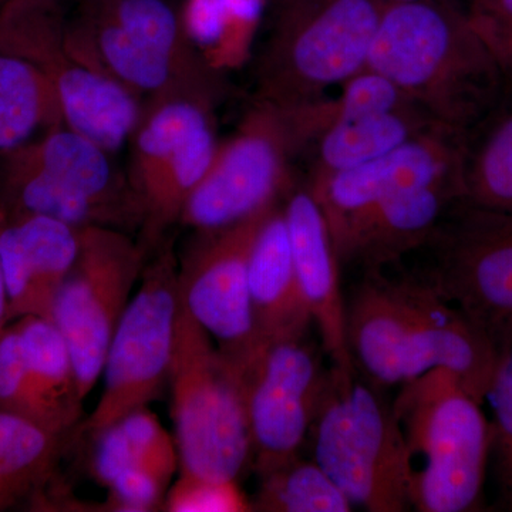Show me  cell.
<instances>
[{"label": "cell", "mask_w": 512, "mask_h": 512, "mask_svg": "<svg viewBox=\"0 0 512 512\" xmlns=\"http://www.w3.org/2000/svg\"><path fill=\"white\" fill-rule=\"evenodd\" d=\"M59 441L32 421L0 410V508L45 483L55 466Z\"/></svg>", "instance_id": "obj_26"}, {"label": "cell", "mask_w": 512, "mask_h": 512, "mask_svg": "<svg viewBox=\"0 0 512 512\" xmlns=\"http://www.w3.org/2000/svg\"><path fill=\"white\" fill-rule=\"evenodd\" d=\"M466 133L444 126L352 170L313 175L309 191L328 228L400 192L460 181ZM463 185V184H461Z\"/></svg>", "instance_id": "obj_14"}, {"label": "cell", "mask_w": 512, "mask_h": 512, "mask_svg": "<svg viewBox=\"0 0 512 512\" xmlns=\"http://www.w3.org/2000/svg\"><path fill=\"white\" fill-rule=\"evenodd\" d=\"M10 2H13V0H0V8H3V6L8 5Z\"/></svg>", "instance_id": "obj_38"}, {"label": "cell", "mask_w": 512, "mask_h": 512, "mask_svg": "<svg viewBox=\"0 0 512 512\" xmlns=\"http://www.w3.org/2000/svg\"><path fill=\"white\" fill-rule=\"evenodd\" d=\"M315 461L352 505L372 512L412 508V463L393 404L353 377L332 382L312 426Z\"/></svg>", "instance_id": "obj_5"}, {"label": "cell", "mask_w": 512, "mask_h": 512, "mask_svg": "<svg viewBox=\"0 0 512 512\" xmlns=\"http://www.w3.org/2000/svg\"><path fill=\"white\" fill-rule=\"evenodd\" d=\"M79 252V229L43 215H23L0 232V265L10 315L52 320L56 296Z\"/></svg>", "instance_id": "obj_17"}, {"label": "cell", "mask_w": 512, "mask_h": 512, "mask_svg": "<svg viewBox=\"0 0 512 512\" xmlns=\"http://www.w3.org/2000/svg\"><path fill=\"white\" fill-rule=\"evenodd\" d=\"M252 511L349 512L353 505L316 461L295 457L261 476Z\"/></svg>", "instance_id": "obj_27"}, {"label": "cell", "mask_w": 512, "mask_h": 512, "mask_svg": "<svg viewBox=\"0 0 512 512\" xmlns=\"http://www.w3.org/2000/svg\"><path fill=\"white\" fill-rule=\"evenodd\" d=\"M251 461L259 476L298 457L332 382L305 339L261 350L242 372Z\"/></svg>", "instance_id": "obj_10"}, {"label": "cell", "mask_w": 512, "mask_h": 512, "mask_svg": "<svg viewBox=\"0 0 512 512\" xmlns=\"http://www.w3.org/2000/svg\"><path fill=\"white\" fill-rule=\"evenodd\" d=\"M249 301L254 357L275 343L305 339L313 322L293 265L284 210L278 207L266 218L252 248Z\"/></svg>", "instance_id": "obj_18"}, {"label": "cell", "mask_w": 512, "mask_h": 512, "mask_svg": "<svg viewBox=\"0 0 512 512\" xmlns=\"http://www.w3.org/2000/svg\"><path fill=\"white\" fill-rule=\"evenodd\" d=\"M59 107L55 86L23 57L0 55V151L16 150Z\"/></svg>", "instance_id": "obj_25"}, {"label": "cell", "mask_w": 512, "mask_h": 512, "mask_svg": "<svg viewBox=\"0 0 512 512\" xmlns=\"http://www.w3.org/2000/svg\"><path fill=\"white\" fill-rule=\"evenodd\" d=\"M217 156L204 111L171 101L147 120L137 137L134 194L144 215L146 237L181 218L185 202Z\"/></svg>", "instance_id": "obj_13"}, {"label": "cell", "mask_w": 512, "mask_h": 512, "mask_svg": "<svg viewBox=\"0 0 512 512\" xmlns=\"http://www.w3.org/2000/svg\"><path fill=\"white\" fill-rule=\"evenodd\" d=\"M276 204L229 227L202 231L178 269L180 296L218 349L244 372L255 355L249 301V259Z\"/></svg>", "instance_id": "obj_11"}, {"label": "cell", "mask_w": 512, "mask_h": 512, "mask_svg": "<svg viewBox=\"0 0 512 512\" xmlns=\"http://www.w3.org/2000/svg\"><path fill=\"white\" fill-rule=\"evenodd\" d=\"M366 69L382 74L441 126L470 133L510 99L466 10L448 0L384 5Z\"/></svg>", "instance_id": "obj_2"}, {"label": "cell", "mask_w": 512, "mask_h": 512, "mask_svg": "<svg viewBox=\"0 0 512 512\" xmlns=\"http://www.w3.org/2000/svg\"><path fill=\"white\" fill-rule=\"evenodd\" d=\"M485 400L491 404V454L498 498L512 511V333L501 342L500 357Z\"/></svg>", "instance_id": "obj_30"}, {"label": "cell", "mask_w": 512, "mask_h": 512, "mask_svg": "<svg viewBox=\"0 0 512 512\" xmlns=\"http://www.w3.org/2000/svg\"><path fill=\"white\" fill-rule=\"evenodd\" d=\"M466 15L500 67L512 96V0H468Z\"/></svg>", "instance_id": "obj_34"}, {"label": "cell", "mask_w": 512, "mask_h": 512, "mask_svg": "<svg viewBox=\"0 0 512 512\" xmlns=\"http://www.w3.org/2000/svg\"><path fill=\"white\" fill-rule=\"evenodd\" d=\"M429 245L427 281L501 345L512 333V211L458 202Z\"/></svg>", "instance_id": "obj_9"}, {"label": "cell", "mask_w": 512, "mask_h": 512, "mask_svg": "<svg viewBox=\"0 0 512 512\" xmlns=\"http://www.w3.org/2000/svg\"><path fill=\"white\" fill-rule=\"evenodd\" d=\"M483 403L446 370L403 384L393 407L409 448L414 510H480L491 456Z\"/></svg>", "instance_id": "obj_3"}, {"label": "cell", "mask_w": 512, "mask_h": 512, "mask_svg": "<svg viewBox=\"0 0 512 512\" xmlns=\"http://www.w3.org/2000/svg\"><path fill=\"white\" fill-rule=\"evenodd\" d=\"M261 15L262 0H188L184 22L198 45L217 47L231 30L252 28Z\"/></svg>", "instance_id": "obj_31"}, {"label": "cell", "mask_w": 512, "mask_h": 512, "mask_svg": "<svg viewBox=\"0 0 512 512\" xmlns=\"http://www.w3.org/2000/svg\"><path fill=\"white\" fill-rule=\"evenodd\" d=\"M383 8L379 0H289L262 69L265 106L301 109L365 70Z\"/></svg>", "instance_id": "obj_6"}, {"label": "cell", "mask_w": 512, "mask_h": 512, "mask_svg": "<svg viewBox=\"0 0 512 512\" xmlns=\"http://www.w3.org/2000/svg\"><path fill=\"white\" fill-rule=\"evenodd\" d=\"M463 201L460 181L400 192L330 228L342 262H362L370 269L396 261L429 244L441 222Z\"/></svg>", "instance_id": "obj_15"}, {"label": "cell", "mask_w": 512, "mask_h": 512, "mask_svg": "<svg viewBox=\"0 0 512 512\" xmlns=\"http://www.w3.org/2000/svg\"><path fill=\"white\" fill-rule=\"evenodd\" d=\"M168 382L181 471L237 480L251 460L244 377L192 318L181 296Z\"/></svg>", "instance_id": "obj_4"}, {"label": "cell", "mask_w": 512, "mask_h": 512, "mask_svg": "<svg viewBox=\"0 0 512 512\" xmlns=\"http://www.w3.org/2000/svg\"><path fill=\"white\" fill-rule=\"evenodd\" d=\"M6 319H8V291H6L5 278L0 265V325H3Z\"/></svg>", "instance_id": "obj_36"}, {"label": "cell", "mask_w": 512, "mask_h": 512, "mask_svg": "<svg viewBox=\"0 0 512 512\" xmlns=\"http://www.w3.org/2000/svg\"><path fill=\"white\" fill-rule=\"evenodd\" d=\"M293 265L312 322L333 372L349 382L356 367L346 336V301L340 288V262L325 215L309 188L293 192L284 208Z\"/></svg>", "instance_id": "obj_16"}, {"label": "cell", "mask_w": 512, "mask_h": 512, "mask_svg": "<svg viewBox=\"0 0 512 512\" xmlns=\"http://www.w3.org/2000/svg\"><path fill=\"white\" fill-rule=\"evenodd\" d=\"M163 507L170 512L252 511V503L237 480H211L184 471L167 491Z\"/></svg>", "instance_id": "obj_33"}, {"label": "cell", "mask_w": 512, "mask_h": 512, "mask_svg": "<svg viewBox=\"0 0 512 512\" xmlns=\"http://www.w3.org/2000/svg\"><path fill=\"white\" fill-rule=\"evenodd\" d=\"M291 134L278 111L264 106L228 146L185 202L181 220L214 231L247 220L276 204L286 184L285 156Z\"/></svg>", "instance_id": "obj_12"}, {"label": "cell", "mask_w": 512, "mask_h": 512, "mask_svg": "<svg viewBox=\"0 0 512 512\" xmlns=\"http://www.w3.org/2000/svg\"><path fill=\"white\" fill-rule=\"evenodd\" d=\"M0 410L32 421L47 433L64 434L59 420L39 396L26 365L18 328L0 332Z\"/></svg>", "instance_id": "obj_29"}, {"label": "cell", "mask_w": 512, "mask_h": 512, "mask_svg": "<svg viewBox=\"0 0 512 512\" xmlns=\"http://www.w3.org/2000/svg\"><path fill=\"white\" fill-rule=\"evenodd\" d=\"M99 45L104 60L123 82L138 89L157 90L171 77V56L146 45L121 28L97 5Z\"/></svg>", "instance_id": "obj_28"}, {"label": "cell", "mask_w": 512, "mask_h": 512, "mask_svg": "<svg viewBox=\"0 0 512 512\" xmlns=\"http://www.w3.org/2000/svg\"><path fill=\"white\" fill-rule=\"evenodd\" d=\"M383 5H390V3H404V2H421V0H379Z\"/></svg>", "instance_id": "obj_37"}, {"label": "cell", "mask_w": 512, "mask_h": 512, "mask_svg": "<svg viewBox=\"0 0 512 512\" xmlns=\"http://www.w3.org/2000/svg\"><path fill=\"white\" fill-rule=\"evenodd\" d=\"M92 443L93 477L104 488L131 470L148 471L170 485L180 466L177 443L148 407L123 417Z\"/></svg>", "instance_id": "obj_20"}, {"label": "cell", "mask_w": 512, "mask_h": 512, "mask_svg": "<svg viewBox=\"0 0 512 512\" xmlns=\"http://www.w3.org/2000/svg\"><path fill=\"white\" fill-rule=\"evenodd\" d=\"M437 126L441 124L416 106L338 124L316 138L318 158L313 175L339 173L370 163Z\"/></svg>", "instance_id": "obj_21"}, {"label": "cell", "mask_w": 512, "mask_h": 512, "mask_svg": "<svg viewBox=\"0 0 512 512\" xmlns=\"http://www.w3.org/2000/svg\"><path fill=\"white\" fill-rule=\"evenodd\" d=\"M99 3L131 36L173 55L180 25L173 9L163 0H99Z\"/></svg>", "instance_id": "obj_32"}, {"label": "cell", "mask_w": 512, "mask_h": 512, "mask_svg": "<svg viewBox=\"0 0 512 512\" xmlns=\"http://www.w3.org/2000/svg\"><path fill=\"white\" fill-rule=\"evenodd\" d=\"M53 86L70 130L106 151L123 147L136 127L138 107L120 83L82 64H70Z\"/></svg>", "instance_id": "obj_19"}, {"label": "cell", "mask_w": 512, "mask_h": 512, "mask_svg": "<svg viewBox=\"0 0 512 512\" xmlns=\"http://www.w3.org/2000/svg\"><path fill=\"white\" fill-rule=\"evenodd\" d=\"M16 328L33 386L67 433L82 419L84 402L69 346L52 320L23 316Z\"/></svg>", "instance_id": "obj_23"}, {"label": "cell", "mask_w": 512, "mask_h": 512, "mask_svg": "<svg viewBox=\"0 0 512 512\" xmlns=\"http://www.w3.org/2000/svg\"><path fill=\"white\" fill-rule=\"evenodd\" d=\"M178 305L177 262L167 249L144 268L136 295L111 339L103 394L79 426L90 441L163 393L170 379Z\"/></svg>", "instance_id": "obj_7"}, {"label": "cell", "mask_w": 512, "mask_h": 512, "mask_svg": "<svg viewBox=\"0 0 512 512\" xmlns=\"http://www.w3.org/2000/svg\"><path fill=\"white\" fill-rule=\"evenodd\" d=\"M346 336L355 367L380 386L440 369L484 394L500 355L494 336L427 279H390L377 269L346 302Z\"/></svg>", "instance_id": "obj_1"}, {"label": "cell", "mask_w": 512, "mask_h": 512, "mask_svg": "<svg viewBox=\"0 0 512 512\" xmlns=\"http://www.w3.org/2000/svg\"><path fill=\"white\" fill-rule=\"evenodd\" d=\"M461 184L466 204L512 211V106L508 101L467 133Z\"/></svg>", "instance_id": "obj_22"}, {"label": "cell", "mask_w": 512, "mask_h": 512, "mask_svg": "<svg viewBox=\"0 0 512 512\" xmlns=\"http://www.w3.org/2000/svg\"><path fill=\"white\" fill-rule=\"evenodd\" d=\"M110 511L147 512L163 507L168 484L143 470L121 473L107 485Z\"/></svg>", "instance_id": "obj_35"}, {"label": "cell", "mask_w": 512, "mask_h": 512, "mask_svg": "<svg viewBox=\"0 0 512 512\" xmlns=\"http://www.w3.org/2000/svg\"><path fill=\"white\" fill-rule=\"evenodd\" d=\"M336 97H322L301 109L278 113L284 117L292 144L316 140L338 124L413 106L404 94L382 74L365 69L342 84Z\"/></svg>", "instance_id": "obj_24"}, {"label": "cell", "mask_w": 512, "mask_h": 512, "mask_svg": "<svg viewBox=\"0 0 512 512\" xmlns=\"http://www.w3.org/2000/svg\"><path fill=\"white\" fill-rule=\"evenodd\" d=\"M143 249L119 229H79V252L53 306L52 322L72 353L80 396L100 376L117 325L144 271Z\"/></svg>", "instance_id": "obj_8"}]
</instances>
